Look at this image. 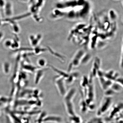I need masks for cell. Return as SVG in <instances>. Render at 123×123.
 Here are the masks:
<instances>
[{
	"label": "cell",
	"instance_id": "3",
	"mask_svg": "<svg viewBox=\"0 0 123 123\" xmlns=\"http://www.w3.org/2000/svg\"><path fill=\"white\" fill-rule=\"evenodd\" d=\"M64 78L62 77H58L56 78V84L57 87L60 93L62 96H64L66 93V88L65 85V80Z\"/></svg>",
	"mask_w": 123,
	"mask_h": 123
},
{
	"label": "cell",
	"instance_id": "7",
	"mask_svg": "<svg viewBox=\"0 0 123 123\" xmlns=\"http://www.w3.org/2000/svg\"><path fill=\"white\" fill-rule=\"evenodd\" d=\"M108 14L109 19L111 21H116L117 19V14L116 11L114 10H111L109 11Z\"/></svg>",
	"mask_w": 123,
	"mask_h": 123
},
{
	"label": "cell",
	"instance_id": "12",
	"mask_svg": "<svg viewBox=\"0 0 123 123\" xmlns=\"http://www.w3.org/2000/svg\"><path fill=\"white\" fill-rule=\"evenodd\" d=\"M38 64L39 67H44L46 64V60L44 58H41L39 59L38 61Z\"/></svg>",
	"mask_w": 123,
	"mask_h": 123
},
{
	"label": "cell",
	"instance_id": "6",
	"mask_svg": "<svg viewBox=\"0 0 123 123\" xmlns=\"http://www.w3.org/2000/svg\"><path fill=\"white\" fill-rule=\"evenodd\" d=\"M92 58L91 55L90 54L85 53L81 58L80 64L83 65L86 64L89 62Z\"/></svg>",
	"mask_w": 123,
	"mask_h": 123
},
{
	"label": "cell",
	"instance_id": "17",
	"mask_svg": "<svg viewBox=\"0 0 123 123\" xmlns=\"http://www.w3.org/2000/svg\"></svg>",
	"mask_w": 123,
	"mask_h": 123
},
{
	"label": "cell",
	"instance_id": "10",
	"mask_svg": "<svg viewBox=\"0 0 123 123\" xmlns=\"http://www.w3.org/2000/svg\"><path fill=\"white\" fill-rule=\"evenodd\" d=\"M40 38H35L33 36H31L30 38L31 44L33 47H36L38 45Z\"/></svg>",
	"mask_w": 123,
	"mask_h": 123
},
{
	"label": "cell",
	"instance_id": "5",
	"mask_svg": "<svg viewBox=\"0 0 123 123\" xmlns=\"http://www.w3.org/2000/svg\"><path fill=\"white\" fill-rule=\"evenodd\" d=\"M115 93L120 92L123 90V86L116 82L113 83L110 87Z\"/></svg>",
	"mask_w": 123,
	"mask_h": 123
},
{
	"label": "cell",
	"instance_id": "1",
	"mask_svg": "<svg viewBox=\"0 0 123 123\" xmlns=\"http://www.w3.org/2000/svg\"><path fill=\"white\" fill-rule=\"evenodd\" d=\"M76 88L73 87L66 92L64 96V101L67 111L70 117L75 115L73 104V99L76 93Z\"/></svg>",
	"mask_w": 123,
	"mask_h": 123
},
{
	"label": "cell",
	"instance_id": "15",
	"mask_svg": "<svg viewBox=\"0 0 123 123\" xmlns=\"http://www.w3.org/2000/svg\"><path fill=\"white\" fill-rule=\"evenodd\" d=\"M4 34L1 31H0V41L4 37Z\"/></svg>",
	"mask_w": 123,
	"mask_h": 123
},
{
	"label": "cell",
	"instance_id": "16",
	"mask_svg": "<svg viewBox=\"0 0 123 123\" xmlns=\"http://www.w3.org/2000/svg\"><path fill=\"white\" fill-rule=\"evenodd\" d=\"M2 20L1 19V17L0 14V26H1L2 24Z\"/></svg>",
	"mask_w": 123,
	"mask_h": 123
},
{
	"label": "cell",
	"instance_id": "14",
	"mask_svg": "<svg viewBox=\"0 0 123 123\" xmlns=\"http://www.w3.org/2000/svg\"><path fill=\"white\" fill-rule=\"evenodd\" d=\"M6 4L5 0H0V8H4Z\"/></svg>",
	"mask_w": 123,
	"mask_h": 123
},
{
	"label": "cell",
	"instance_id": "9",
	"mask_svg": "<svg viewBox=\"0 0 123 123\" xmlns=\"http://www.w3.org/2000/svg\"><path fill=\"white\" fill-rule=\"evenodd\" d=\"M5 13L7 16H9L11 14V7L10 4L9 2L6 3L4 8Z\"/></svg>",
	"mask_w": 123,
	"mask_h": 123
},
{
	"label": "cell",
	"instance_id": "11",
	"mask_svg": "<svg viewBox=\"0 0 123 123\" xmlns=\"http://www.w3.org/2000/svg\"><path fill=\"white\" fill-rule=\"evenodd\" d=\"M10 65L8 62L4 63L3 65L4 70V73L6 74H8L10 72Z\"/></svg>",
	"mask_w": 123,
	"mask_h": 123
},
{
	"label": "cell",
	"instance_id": "4",
	"mask_svg": "<svg viewBox=\"0 0 123 123\" xmlns=\"http://www.w3.org/2000/svg\"><path fill=\"white\" fill-rule=\"evenodd\" d=\"M44 70L43 69L39 70L37 71L35 75V84H38L41 80L43 76Z\"/></svg>",
	"mask_w": 123,
	"mask_h": 123
},
{
	"label": "cell",
	"instance_id": "2",
	"mask_svg": "<svg viewBox=\"0 0 123 123\" xmlns=\"http://www.w3.org/2000/svg\"><path fill=\"white\" fill-rule=\"evenodd\" d=\"M112 103V97L105 96L101 101L97 111V116H100L106 113L111 107Z\"/></svg>",
	"mask_w": 123,
	"mask_h": 123
},
{
	"label": "cell",
	"instance_id": "13",
	"mask_svg": "<svg viewBox=\"0 0 123 123\" xmlns=\"http://www.w3.org/2000/svg\"><path fill=\"white\" fill-rule=\"evenodd\" d=\"M4 43L6 47H11L12 44V42L10 40H7L5 41Z\"/></svg>",
	"mask_w": 123,
	"mask_h": 123
},
{
	"label": "cell",
	"instance_id": "8",
	"mask_svg": "<svg viewBox=\"0 0 123 123\" xmlns=\"http://www.w3.org/2000/svg\"><path fill=\"white\" fill-rule=\"evenodd\" d=\"M23 69L27 71L33 72L36 70L37 68L29 64H24L23 66Z\"/></svg>",
	"mask_w": 123,
	"mask_h": 123
}]
</instances>
